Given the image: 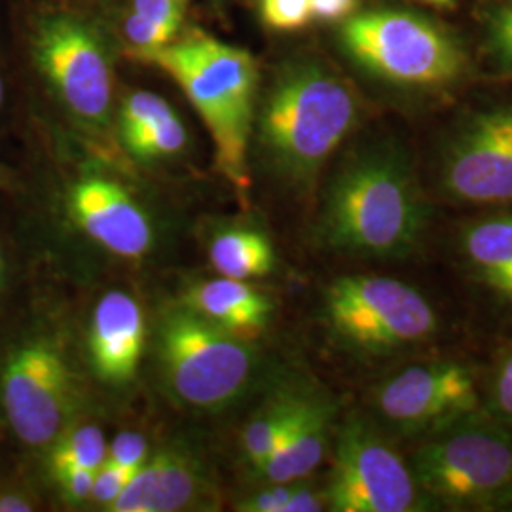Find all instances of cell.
I'll list each match as a JSON object with an SVG mask.
<instances>
[{"instance_id":"16","label":"cell","mask_w":512,"mask_h":512,"mask_svg":"<svg viewBox=\"0 0 512 512\" xmlns=\"http://www.w3.org/2000/svg\"><path fill=\"white\" fill-rule=\"evenodd\" d=\"M458 253L469 277L512 311V211L469 220L458 234Z\"/></svg>"},{"instance_id":"8","label":"cell","mask_w":512,"mask_h":512,"mask_svg":"<svg viewBox=\"0 0 512 512\" xmlns=\"http://www.w3.org/2000/svg\"><path fill=\"white\" fill-rule=\"evenodd\" d=\"M160 359L171 395L192 408L236 401L255 372V351L190 308L171 311L160 334Z\"/></svg>"},{"instance_id":"31","label":"cell","mask_w":512,"mask_h":512,"mask_svg":"<svg viewBox=\"0 0 512 512\" xmlns=\"http://www.w3.org/2000/svg\"><path fill=\"white\" fill-rule=\"evenodd\" d=\"M296 482L287 484H270L268 490L256 494L249 501H245L239 511L247 512H283L289 497L293 495Z\"/></svg>"},{"instance_id":"15","label":"cell","mask_w":512,"mask_h":512,"mask_svg":"<svg viewBox=\"0 0 512 512\" xmlns=\"http://www.w3.org/2000/svg\"><path fill=\"white\" fill-rule=\"evenodd\" d=\"M145 346V315L139 302L122 291L105 294L93 310L90 353L95 372L110 384L129 382Z\"/></svg>"},{"instance_id":"27","label":"cell","mask_w":512,"mask_h":512,"mask_svg":"<svg viewBox=\"0 0 512 512\" xmlns=\"http://www.w3.org/2000/svg\"><path fill=\"white\" fill-rule=\"evenodd\" d=\"M135 473H129L126 469L110 463L109 459L95 471L93 490L90 499L93 503L103 505L107 511L118 501V497L126 490L129 480Z\"/></svg>"},{"instance_id":"20","label":"cell","mask_w":512,"mask_h":512,"mask_svg":"<svg viewBox=\"0 0 512 512\" xmlns=\"http://www.w3.org/2000/svg\"><path fill=\"white\" fill-rule=\"evenodd\" d=\"M298 404L300 399H281L266 406V410H262L255 420L245 427L241 446L245 459L255 471L270 459L279 442L285 437L298 410Z\"/></svg>"},{"instance_id":"37","label":"cell","mask_w":512,"mask_h":512,"mask_svg":"<svg viewBox=\"0 0 512 512\" xmlns=\"http://www.w3.org/2000/svg\"><path fill=\"white\" fill-rule=\"evenodd\" d=\"M12 184V173L8 167L0 164V188H10Z\"/></svg>"},{"instance_id":"4","label":"cell","mask_w":512,"mask_h":512,"mask_svg":"<svg viewBox=\"0 0 512 512\" xmlns=\"http://www.w3.org/2000/svg\"><path fill=\"white\" fill-rule=\"evenodd\" d=\"M408 465L431 505L501 507L512 492V431L476 414L425 437Z\"/></svg>"},{"instance_id":"6","label":"cell","mask_w":512,"mask_h":512,"mask_svg":"<svg viewBox=\"0 0 512 512\" xmlns=\"http://www.w3.org/2000/svg\"><path fill=\"white\" fill-rule=\"evenodd\" d=\"M29 50L50 92L80 126L93 133L109 128L112 57L93 21L71 12L46 14L31 29Z\"/></svg>"},{"instance_id":"2","label":"cell","mask_w":512,"mask_h":512,"mask_svg":"<svg viewBox=\"0 0 512 512\" xmlns=\"http://www.w3.org/2000/svg\"><path fill=\"white\" fill-rule=\"evenodd\" d=\"M128 55L162 69L181 86L209 129L220 173L245 202L251 186L247 152L260 80L255 57L198 27L181 31L162 48H129Z\"/></svg>"},{"instance_id":"7","label":"cell","mask_w":512,"mask_h":512,"mask_svg":"<svg viewBox=\"0 0 512 512\" xmlns=\"http://www.w3.org/2000/svg\"><path fill=\"white\" fill-rule=\"evenodd\" d=\"M332 332L349 348L389 355L429 342L440 327L435 306L416 287L385 275H346L325 294Z\"/></svg>"},{"instance_id":"10","label":"cell","mask_w":512,"mask_h":512,"mask_svg":"<svg viewBox=\"0 0 512 512\" xmlns=\"http://www.w3.org/2000/svg\"><path fill=\"white\" fill-rule=\"evenodd\" d=\"M325 499L334 512H418L431 505L408 461L361 418L338 433Z\"/></svg>"},{"instance_id":"34","label":"cell","mask_w":512,"mask_h":512,"mask_svg":"<svg viewBox=\"0 0 512 512\" xmlns=\"http://www.w3.org/2000/svg\"><path fill=\"white\" fill-rule=\"evenodd\" d=\"M323 505H327L325 492H317L310 486L296 484L293 495L289 497L283 512H317L323 511Z\"/></svg>"},{"instance_id":"1","label":"cell","mask_w":512,"mask_h":512,"mask_svg":"<svg viewBox=\"0 0 512 512\" xmlns=\"http://www.w3.org/2000/svg\"><path fill=\"white\" fill-rule=\"evenodd\" d=\"M429 215L406 154L399 148H370L332 179L317 236L332 251L408 258L423 243Z\"/></svg>"},{"instance_id":"30","label":"cell","mask_w":512,"mask_h":512,"mask_svg":"<svg viewBox=\"0 0 512 512\" xmlns=\"http://www.w3.org/2000/svg\"><path fill=\"white\" fill-rule=\"evenodd\" d=\"M190 0H131V12L145 18L183 27Z\"/></svg>"},{"instance_id":"18","label":"cell","mask_w":512,"mask_h":512,"mask_svg":"<svg viewBox=\"0 0 512 512\" xmlns=\"http://www.w3.org/2000/svg\"><path fill=\"white\" fill-rule=\"evenodd\" d=\"M186 308L220 329L251 340L266 329L272 304L245 281L219 277L202 283L186 294Z\"/></svg>"},{"instance_id":"39","label":"cell","mask_w":512,"mask_h":512,"mask_svg":"<svg viewBox=\"0 0 512 512\" xmlns=\"http://www.w3.org/2000/svg\"><path fill=\"white\" fill-rule=\"evenodd\" d=\"M2 103H4V82H2V76H0V109H2Z\"/></svg>"},{"instance_id":"38","label":"cell","mask_w":512,"mask_h":512,"mask_svg":"<svg viewBox=\"0 0 512 512\" xmlns=\"http://www.w3.org/2000/svg\"><path fill=\"white\" fill-rule=\"evenodd\" d=\"M425 4H431V6H452L456 0H421Z\"/></svg>"},{"instance_id":"17","label":"cell","mask_w":512,"mask_h":512,"mask_svg":"<svg viewBox=\"0 0 512 512\" xmlns=\"http://www.w3.org/2000/svg\"><path fill=\"white\" fill-rule=\"evenodd\" d=\"M332 410L327 403L300 399L298 410L279 446L256 471L268 484L298 482L311 475L325 458Z\"/></svg>"},{"instance_id":"22","label":"cell","mask_w":512,"mask_h":512,"mask_svg":"<svg viewBox=\"0 0 512 512\" xmlns=\"http://www.w3.org/2000/svg\"><path fill=\"white\" fill-rule=\"evenodd\" d=\"M186 141H188V133L177 112L169 114L152 128L135 133L128 139H122L129 154L143 162L171 158L186 147Z\"/></svg>"},{"instance_id":"9","label":"cell","mask_w":512,"mask_h":512,"mask_svg":"<svg viewBox=\"0 0 512 512\" xmlns=\"http://www.w3.org/2000/svg\"><path fill=\"white\" fill-rule=\"evenodd\" d=\"M76 403L73 370L48 336H29L0 366V410L14 437L48 448L67 427Z\"/></svg>"},{"instance_id":"11","label":"cell","mask_w":512,"mask_h":512,"mask_svg":"<svg viewBox=\"0 0 512 512\" xmlns=\"http://www.w3.org/2000/svg\"><path fill=\"white\" fill-rule=\"evenodd\" d=\"M380 418L404 437H431L478 414L473 370L458 361L406 366L374 393Z\"/></svg>"},{"instance_id":"14","label":"cell","mask_w":512,"mask_h":512,"mask_svg":"<svg viewBox=\"0 0 512 512\" xmlns=\"http://www.w3.org/2000/svg\"><path fill=\"white\" fill-rule=\"evenodd\" d=\"M207 480L198 459L184 450H164L129 480L112 512H177L205 507Z\"/></svg>"},{"instance_id":"24","label":"cell","mask_w":512,"mask_h":512,"mask_svg":"<svg viewBox=\"0 0 512 512\" xmlns=\"http://www.w3.org/2000/svg\"><path fill=\"white\" fill-rule=\"evenodd\" d=\"M181 31H183V27L160 23V21H154V19L145 18V16H139L133 12L124 21V33L131 42L129 48H135V50L162 48L179 37Z\"/></svg>"},{"instance_id":"32","label":"cell","mask_w":512,"mask_h":512,"mask_svg":"<svg viewBox=\"0 0 512 512\" xmlns=\"http://www.w3.org/2000/svg\"><path fill=\"white\" fill-rule=\"evenodd\" d=\"M492 38L499 57L512 67V6L499 10L492 21Z\"/></svg>"},{"instance_id":"3","label":"cell","mask_w":512,"mask_h":512,"mask_svg":"<svg viewBox=\"0 0 512 512\" xmlns=\"http://www.w3.org/2000/svg\"><path fill=\"white\" fill-rule=\"evenodd\" d=\"M357 118L359 99L344 78L315 59H296L275 73L256 116V139L281 181L308 188Z\"/></svg>"},{"instance_id":"33","label":"cell","mask_w":512,"mask_h":512,"mask_svg":"<svg viewBox=\"0 0 512 512\" xmlns=\"http://www.w3.org/2000/svg\"><path fill=\"white\" fill-rule=\"evenodd\" d=\"M311 16L321 21H346L357 10L359 0H310Z\"/></svg>"},{"instance_id":"21","label":"cell","mask_w":512,"mask_h":512,"mask_svg":"<svg viewBox=\"0 0 512 512\" xmlns=\"http://www.w3.org/2000/svg\"><path fill=\"white\" fill-rule=\"evenodd\" d=\"M109 444L103 431L95 425H78L65 429L50 444V475L65 469H92L97 471L107 461Z\"/></svg>"},{"instance_id":"25","label":"cell","mask_w":512,"mask_h":512,"mask_svg":"<svg viewBox=\"0 0 512 512\" xmlns=\"http://www.w3.org/2000/svg\"><path fill=\"white\" fill-rule=\"evenodd\" d=\"M264 23L274 31H298L310 23V0H260Z\"/></svg>"},{"instance_id":"5","label":"cell","mask_w":512,"mask_h":512,"mask_svg":"<svg viewBox=\"0 0 512 512\" xmlns=\"http://www.w3.org/2000/svg\"><path fill=\"white\" fill-rule=\"evenodd\" d=\"M346 54L389 84L440 88L465 73L467 55L446 29L406 10H370L342 23Z\"/></svg>"},{"instance_id":"36","label":"cell","mask_w":512,"mask_h":512,"mask_svg":"<svg viewBox=\"0 0 512 512\" xmlns=\"http://www.w3.org/2000/svg\"><path fill=\"white\" fill-rule=\"evenodd\" d=\"M6 275H8V256H6V249H4V245L0 241V291H2L4 283H6Z\"/></svg>"},{"instance_id":"28","label":"cell","mask_w":512,"mask_h":512,"mask_svg":"<svg viewBox=\"0 0 512 512\" xmlns=\"http://www.w3.org/2000/svg\"><path fill=\"white\" fill-rule=\"evenodd\" d=\"M107 459L129 473H137L147 463V440L137 433H120L110 442Z\"/></svg>"},{"instance_id":"23","label":"cell","mask_w":512,"mask_h":512,"mask_svg":"<svg viewBox=\"0 0 512 512\" xmlns=\"http://www.w3.org/2000/svg\"><path fill=\"white\" fill-rule=\"evenodd\" d=\"M175 110L164 97L152 92H135L128 95L118 112L120 137L128 139L135 133L156 126Z\"/></svg>"},{"instance_id":"12","label":"cell","mask_w":512,"mask_h":512,"mask_svg":"<svg viewBox=\"0 0 512 512\" xmlns=\"http://www.w3.org/2000/svg\"><path fill=\"white\" fill-rule=\"evenodd\" d=\"M442 192L467 205H512V103L482 110L442 154Z\"/></svg>"},{"instance_id":"19","label":"cell","mask_w":512,"mask_h":512,"mask_svg":"<svg viewBox=\"0 0 512 512\" xmlns=\"http://www.w3.org/2000/svg\"><path fill=\"white\" fill-rule=\"evenodd\" d=\"M211 266L220 277L255 279L274 270V247L255 230H228L213 239L209 249Z\"/></svg>"},{"instance_id":"40","label":"cell","mask_w":512,"mask_h":512,"mask_svg":"<svg viewBox=\"0 0 512 512\" xmlns=\"http://www.w3.org/2000/svg\"><path fill=\"white\" fill-rule=\"evenodd\" d=\"M505 505H512V492L509 494V497H507V501H505Z\"/></svg>"},{"instance_id":"29","label":"cell","mask_w":512,"mask_h":512,"mask_svg":"<svg viewBox=\"0 0 512 512\" xmlns=\"http://www.w3.org/2000/svg\"><path fill=\"white\" fill-rule=\"evenodd\" d=\"M59 492L67 503H84L90 499L93 490V480H95V471L92 469H65L52 473Z\"/></svg>"},{"instance_id":"35","label":"cell","mask_w":512,"mask_h":512,"mask_svg":"<svg viewBox=\"0 0 512 512\" xmlns=\"http://www.w3.org/2000/svg\"><path fill=\"white\" fill-rule=\"evenodd\" d=\"M35 511L33 503L25 495L16 492H0V512Z\"/></svg>"},{"instance_id":"13","label":"cell","mask_w":512,"mask_h":512,"mask_svg":"<svg viewBox=\"0 0 512 512\" xmlns=\"http://www.w3.org/2000/svg\"><path fill=\"white\" fill-rule=\"evenodd\" d=\"M67 209L74 224L112 255L139 260L150 253V219L122 184L99 175L82 177L69 188Z\"/></svg>"},{"instance_id":"26","label":"cell","mask_w":512,"mask_h":512,"mask_svg":"<svg viewBox=\"0 0 512 512\" xmlns=\"http://www.w3.org/2000/svg\"><path fill=\"white\" fill-rule=\"evenodd\" d=\"M490 404L494 408L495 420L512 427V349L505 351L495 365L490 384Z\"/></svg>"}]
</instances>
